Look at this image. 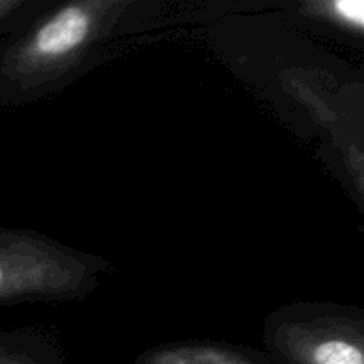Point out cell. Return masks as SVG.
<instances>
[{"instance_id":"6da1fadb","label":"cell","mask_w":364,"mask_h":364,"mask_svg":"<svg viewBox=\"0 0 364 364\" xmlns=\"http://www.w3.org/2000/svg\"><path fill=\"white\" fill-rule=\"evenodd\" d=\"M130 2L84 0L55 7L0 41V105L38 96L77 70Z\"/></svg>"},{"instance_id":"7a4b0ae2","label":"cell","mask_w":364,"mask_h":364,"mask_svg":"<svg viewBox=\"0 0 364 364\" xmlns=\"http://www.w3.org/2000/svg\"><path fill=\"white\" fill-rule=\"evenodd\" d=\"M109 263L31 230L0 228V306L78 301Z\"/></svg>"},{"instance_id":"3957f363","label":"cell","mask_w":364,"mask_h":364,"mask_svg":"<svg viewBox=\"0 0 364 364\" xmlns=\"http://www.w3.org/2000/svg\"><path fill=\"white\" fill-rule=\"evenodd\" d=\"M276 364H364L361 309L299 302L276 309L263 327Z\"/></svg>"},{"instance_id":"277c9868","label":"cell","mask_w":364,"mask_h":364,"mask_svg":"<svg viewBox=\"0 0 364 364\" xmlns=\"http://www.w3.org/2000/svg\"><path fill=\"white\" fill-rule=\"evenodd\" d=\"M134 364H276L267 352L220 341H174L142 352Z\"/></svg>"},{"instance_id":"5b68a950","label":"cell","mask_w":364,"mask_h":364,"mask_svg":"<svg viewBox=\"0 0 364 364\" xmlns=\"http://www.w3.org/2000/svg\"><path fill=\"white\" fill-rule=\"evenodd\" d=\"M0 364H66V354L45 331L9 329L0 331Z\"/></svg>"},{"instance_id":"8992f818","label":"cell","mask_w":364,"mask_h":364,"mask_svg":"<svg viewBox=\"0 0 364 364\" xmlns=\"http://www.w3.org/2000/svg\"><path fill=\"white\" fill-rule=\"evenodd\" d=\"M306 16L323 25L355 36L364 34V2L363 0H316L301 4Z\"/></svg>"},{"instance_id":"52a82bcc","label":"cell","mask_w":364,"mask_h":364,"mask_svg":"<svg viewBox=\"0 0 364 364\" xmlns=\"http://www.w3.org/2000/svg\"><path fill=\"white\" fill-rule=\"evenodd\" d=\"M28 0H0V41L13 34V28L25 23Z\"/></svg>"}]
</instances>
